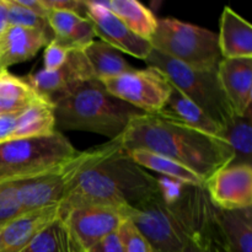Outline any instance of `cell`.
Masks as SVG:
<instances>
[{
    "mask_svg": "<svg viewBox=\"0 0 252 252\" xmlns=\"http://www.w3.org/2000/svg\"><path fill=\"white\" fill-rule=\"evenodd\" d=\"M9 26L7 22V7L5 0H0V34Z\"/></svg>",
    "mask_w": 252,
    "mask_h": 252,
    "instance_id": "39",
    "label": "cell"
},
{
    "mask_svg": "<svg viewBox=\"0 0 252 252\" xmlns=\"http://www.w3.org/2000/svg\"><path fill=\"white\" fill-rule=\"evenodd\" d=\"M127 153L132 158L133 161L137 162L143 169L153 170L161 176L177 180V181L185 185H189V186H204L203 180L198 175H196L176 160L144 149L128 150Z\"/></svg>",
    "mask_w": 252,
    "mask_h": 252,
    "instance_id": "22",
    "label": "cell"
},
{
    "mask_svg": "<svg viewBox=\"0 0 252 252\" xmlns=\"http://www.w3.org/2000/svg\"><path fill=\"white\" fill-rule=\"evenodd\" d=\"M217 74L234 115H251L252 59H221Z\"/></svg>",
    "mask_w": 252,
    "mask_h": 252,
    "instance_id": "14",
    "label": "cell"
},
{
    "mask_svg": "<svg viewBox=\"0 0 252 252\" xmlns=\"http://www.w3.org/2000/svg\"><path fill=\"white\" fill-rule=\"evenodd\" d=\"M129 31L150 42L157 29L158 19L147 6L137 0H110L101 1Z\"/></svg>",
    "mask_w": 252,
    "mask_h": 252,
    "instance_id": "20",
    "label": "cell"
},
{
    "mask_svg": "<svg viewBox=\"0 0 252 252\" xmlns=\"http://www.w3.org/2000/svg\"><path fill=\"white\" fill-rule=\"evenodd\" d=\"M52 39L44 32L9 25L0 34V71L32 59Z\"/></svg>",
    "mask_w": 252,
    "mask_h": 252,
    "instance_id": "15",
    "label": "cell"
},
{
    "mask_svg": "<svg viewBox=\"0 0 252 252\" xmlns=\"http://www.w3.org/2000/svg\"><path fill=\"white\" fill-rule=\"evenodd\" d=\"M91 150L79 152L69 161L38 176L16 181V198L22 212L26 213L58 207L65 196L71 180L90 158Z\"/></svg>",
    "mask_w": 252,
    "mask_h": 252,
    "instance_id": "9",
    "label": "cell"
},
{
    "mask_svg": "<svg viewBox=\"0 0 252 252\" xmlns=\"http://www.w3.org/2000/svg\"><path fill=\"white\" fill-rule=\"evenodd\" d=\"M126 150L144 149L164 155L207 180L233 162L234 153L225 139L180 123L161 113L133 118L120 137Z\"/></svg>",
    "mask_w": 252,
    "mask_h": 252,
    "instance_id": "2",
    "label": "cell"
},
{
    "mask_svg": "<svg viewBox=\"0 0 252 252\" xmlns=\"http://www.w3.org/2000/svg\"><path fill=\"white\" fill-rule=\"evenodd\" d=\"M101 83L111 95L148 115L159 113L171 91V84L166 76L153 66L134 69Z\"/></svg>",
    "mask_w": 252,
    "mask_h": 252,
    "instance_id": "8",
    "label": "cell"
},
{
    "mask_svg": "<svg viewBox=\"0 0 252 252\" xmlns=\"http://www.w3.org/2000/svg\"><path fill=\"white\" fill-rule=\"evenodd\" d=\"M157 181L160 197L166 203H172V202L177 201L182 196L186 187L189 186V185H185L182 182L177 181V180L169 179V177L164 176L157 177Z\"/></svg>",
    "mask_w": 252,
    "mask_h": 252,
    "instance_id": "34",
    "label": "cell"
},
{
    "mask_svg": "<svg viewBox=\"0 0 252 252\" xmlns=\"http://www.w3.org/2000/svg\"><path fill=\"white\" fill-rule=\"evenodd\" d=\"M22 213L16 198V181L0 182V228Z\"/></svg>",
    "mask_w": 252,
    "mask_h": 252,
    "instance_id": "31",
    "label": "cell"
},
{
    "mask_svg": "<svg viewBox=\"0 0 252 252\" xmlns=\"http://www.w3.org/2000/svg\"><path fill=\"white\" fill-rule=\"evenodd\" d=\"M76 252H85V251H81V250H80V251H76Z\"/></svg>",
    "mask_w": 252,
    "mask_h": 252,
    "instance_id": "40",
    "label": "cell"
},
{
    "mask_svg": "<svg viewBox=\"0 0 252 252\" xmlns=\"http://www.w3.org/2000/svg\"><path fill=\"white\" fill-rule=\"evenodd\" d=\"M221 138L233 149L234 159L230 165H251L252 157V127L251 115L236 116L223 128Z\"/></svg>",
    "mask_w": 252,
    "mask_h": 252,
    "instance_id": "26",
    "label": "cell"
},
{
    "mask_svg": "<svg viewBox=\"0 0 252 252\" xmlns=\"http://www.w3.org/2000/svg\"><path fill=\"white\" fill-rule=\"evenodd\" d=\"M95 30H94L91 21L88 17H84V19L76 25L75 29L71 31V33L69 34L66 38L53 39H56L57 42L63 44L64 47H66V48L70 49V51H74V49L83 51V49L86 48L91 42L95 41Z\"/></svg>",
    "mask_w": 252,
    "mask_h": 252,
    "instance_id": "32",
    "label": "cell"
},
{
    "mask_svg": "<svg viewBox=\"0 0 252 252\" xmlns=\"http://www.w3.org/2000/svg\"><path fill=\"white\" fill-rule=\"evenodd\" d=\"M80 250V246L74 240L68 226L57 214L56 218L41 229L21 252H76Z\"/></svg>",
    "mask_w": 252,
    "mask_h": 252,
    "instance_id": "25",
    "label": "cell"
},
{
    "mask_svg": "<svg viewBox=\"0 0 252 252\" xmlns=\"http://www.w3.org/2000/svg\"><path fill=\"white\" fill-rule=\"evenodd\" d=\"M70 49L64 47L56 39H52L44 47L43 53V69L47 71H53L61 68L68 58Z\"/></svg>",
    "mask_w": 252,
    "mask_h": 252,
    "instance_id": "33",
    "label": "cell"
},
{
    "mask_svg": "<svg viewBox=\"0 0 252 252\" xmlns=\"http://www.w3.org/2000/svg\"><path fill=\"white\" fill-rule=\"evenodd\" d=\"M117 235L125 252H153L147 239L128 218L123 217L117 229Z\"/></svg>",
    "mask_w": 252,
    "mask_h": 252,
    "instance_id": "29",
    "label": "cell"
},
{
    "mask_svg": "<svg viewBox=\"0 0 252 252\" xmlns=\"http://www.w3.org/2000/svg\"><path fill=\"white\" fill-rule=\"evenodd\" d=\"M47 10H61L70 11L85 16V2L79 0H42Z\"/></svg>",
    "mask_w": 252,
    "mask_h": 252,
    "instance_id": "35",
    "label": "cell"
},
{
    "mask_svg": "<svg viewBox=\"0 0 252 252\" xmlns=\"http://www.w3.org/2000/svg\"><path fill=\"white\" fill-rule=\"evenodd\" d=\"M214 217L228 252H252V207L243 209L214 207Z\"/></svg>",
    "mask_w": 252,
    "mask_h": 252,
    "instance_id": "18",
    "label": "cell"
},
{
    "mask_svg": "<svg viewBox=\"0 0 252 252\" xmlns=\"http://www.w3.org/2000/svg\"><path fill=\"white\" fill-rule=\"evenodd\" d=\"M85 16L93 24L96 36L116 51L145 61L152 52V43L137 36L123 25L120 19L106 9L101 1L85 0Z\"/></svg>",
    "mask_w": 252,
    "mask_h": 252,
    "instance_id": "12",
    "label": "cell"
},
{
    "mask_svg": "<svg viewBox=\"0 0 252 252\" xmlns=\"http://www.w3.org/2000/svg\"><path fill=\"white\" fill-rule=\"evenodd\" d=\"M17 4H20L21 6L26 7V9L31 10L34 14L39 15V16L47 19V14H48V10L44 7L42 0H16Z\"/></svg>",
    "mask_w": 252,
    "mask_h": 252,
    "instance_id": "38",
    "label": "cell"
},
{
    "mask_svg": "<svg viewBox=\"0 0 252 252\" xmlns=\"http://www.w3.org/2000/svg\"><path fill=\"white\" fill-rule=\"evenodd\" d=\"M144 62L148 66L161 71L177 90L204 111L221 129L233 118L234 112L219 84L217 69L191 68L155 49H152Z\"/></svg>",
    "mask_w": 252,
    "mask_h": 252,
    "instance_id": "6",
    "label": "cell"
},
{
    "mask_svg": "<svg viewBox=\"0 0 252 252\" xmlns=\"http://www.w3.org/2000/svg\"><path fill=\"white\" fill-rule=\"evenodd\" d=\"M39 97L26 79L0 71V115L21 112Z\"/></svg>",
    "mask_w": 252,
    "mask_h": 252,
    "instance_id": "24",
    "label": "cell"
},
{
    "mask_svg": "<svg viewBox=\"0 0 252 252\" xmlns=\"http://www.w3.org/2000/svg\"><path fill=\"white\" fill-rule=\"evenodd\" d=\"M58 214V207L20 214L0 228V252H21L34 235Z\"/></svg>",
    "mask_w": 252,
    "mask_h": 252,
    "instance_id": "16",
    "label": "cell"
},
{
    "mask_svg": "<svg viewBox=\"0 0 252 252\" xmlns=\"http://www.w3.org/2000/svg\"><path fill=\"white\" fill-rule=\"evenodd\" d=\"M150 43L153 49L191 68L216 70L223 59L216 32L172 17L158 19Z\"/></svg>",
    "mask_w": 252,
    "mask_h": 252,
    "instance_id": "7",
    "label": "cell"
},
{
    "mask_svg": "<svg viewBox=\"0 0 252 252\" xmlns=\"http://www.w3.org/2000/svg\"><path fill=\"white\" fill-rule=\"evenodd\" d=\"M209 201L219 209L252 207V166L228 165L214 172L204 184Z\"/></svg>",
    "mask_w": 252,
    "mask_h": 252,
    "instance_id": "11",
    "label": "cell"
},
{
    "mask_svg": "<svg viewBox=\"0 0 252 252\" xmlns=\"http://www.w3.org/2000/svg\"><path fill=\"white\" fill-rule=\"evenodd\" d=\"M56 132L53 105L39 97L19 113L11 139L48 135Z\"/></svg>",
    "mask_w": 252,
    "mask_h": 252,
    "instance_id": "21",
    "label": "cell"
},
{
    "mask_svg": "<svg viewBox=\"0 0 252 252\" xmlns=\"http://www.w3.org/2000/svg\"><path fill=\"white\" fill-rule=\"evenodd\" d=\"M218 46L223 59H252V26L229 6L219 21Z\"/></svg>",
    "mask_w": 252,
    "mask_h": 252,
    "instance_id": "17",
    "label": "cell"
},
{
    "mask_svg": "<svg viewBox=\"0 0 252 252\" xmlns=\"http://www.w3.org/2000/svg\"><path fill=\"white\" fill-rule=\"evenodd\" d=\"M25 79L37 95L52 103L66 91L84 81L95 79V76L84 52L74 49L70 51L63 65L57 70L47 71L41 69Z\"/></svg>",
    "mask_w": 252,
    "mask_h": 252,
    "instance_id": "13",
    "label": "cell"
},
{
    "mask_svg": "<svg viewBox=\"0 0 252 252\" xmlns=\"http://www.w3.org/2000/svg\"><path fill=\"white\" fill-rule=\"evenodd\" d=\"M85 252H125V249H123L122 243L116 231L96 243Z\"/></svg>",
    "mask_w": 252,
    "mask_h": 252,
    "instance_id": "36",
    "label": "cell"
},
{
    "mask_svg": "<svg viewBox=\"0 0 252 252\" xmlns=\"http://www.w3.org/2000/svg\"><path fill=\"white\" fill-rule=\"evenodd\" d=\"M83 52L93 69L94 76L100 81L134 70L120 52L102 41L91 42Z\"/></svg>",
    "mask_w": 252,
    "mask_h": 252,
    "instance_id": "23",
    "label": "cell"
},
{
    "mask_svg": "<svg viewBox=\"0 0 252 252\" xmlns=\"http://www.w3.org/2000/svg\"><path fill=\"white\" fill-rule=\"evenodd\" d=\"M180 252H228L225 241L214 217V211L211 218L187 241Z\"/></svg>",
    "mask_w": 252,
    "mask_h": 252,
    "instance_id": "27",
    "label": "cell"
},
{
    "mask_svg": "<svg viewBox=\"0 0 252 252\" xmlns=\"http://www.w3.org/2000/svg\"><path fill=\"white\" fill-rule=\"evenodd\" d=\"M53 105L56 130H80L115 139L130 121L144 112L111 95L97 79L84 81L57 97Z\"/></svg>",
    "mask_w": 252,
    "mask_h": 252,
    "instance_id": "4",
    "label": "cell"
},
{
    "mask_svg": "<svg viewBox=\"0 0 252 252\" xmlns=\"http://www.w3.org/2000/svg\"><path fill=\"white\" fill-rule=\"evenodd\" d=\"M83 19L84 16L75 12L61 10H48L47 14V22L53 33V38L56 39L66 38Z\"/></svg>",
    "mask_w": 252,
    "mask_h": 252,
    "instance_id": "30",
    "label": "cell"
},
{
    "mask_svg": "<svg viewBox=\"0 0 252 252\" xmlns=\"http://www.w3.org/2000/svg\"><path fill=\"white\" fill-rule=\"evenodd\" d=\"M213 211L204 186H187L172 203L158 193L138 206L123 208L122 214L137 226L153 252H180Z\"/></svg>",
    "mask_w": 252,
    "mask_h": 252,
    "instance_id": "3",
    "label": "cell"
},
{
    "mask_svg": "<svg viewBox=\"0 0 252 252\" xmlns=\"http://www.w3.org/2000/svg\"><path fill=\"white\" fill-rule=\"evenodd\" d=\"M7 7V22L10 26H20L25 29L37 30L44 32L53 38L47 19L34 14L31 10L17 4L16 0H5Z\"/></svg>",
    "mask_w": 252,
    "mask_h": 252,
    "instance_id": "28",
    "label": "cell"
},
{
    "mask_svg": "<svg viewBox=\"0 0 252 252\" xmlns=\"http://www.w3.org/2000/svg\"><path fill=\"white\" fill-rule=\"evenodd\" d=\"M159 113L209 135L221 138L223 129L220 126L214 122L196 103L187 98L181 91L177 90L172 84L169 98Z\"/></svg>",
    "mask_w": 252,
    "mask_h": 252,
    "instance_id": "19",
    "label": "cell"
},
{
    "mask_svg": "<svg viewBox=\"0 0 252 252\" xmlns=\"http://www.w3.org/2000/svg\"><path fill=\"white\" fill-rule=\"evenodd\" d=\"M19 113L0 115V143L12 138V133L15 130V126H16V120Z\"/></svg>",
    "mask_w": 252,
    "mask_h": 252,
    "instance_id": "37",
    "label": "cell"
},
{
    "mask_svg": "<svg viewBox=\"0 0 252 252\" xmlns=\"http://www.w3.org/2000/svg\"><path fill=\"white\" fill-rule=\"evenodd\" d=\"M58 217L63 219L71 236L83 251L116 233L123 219L122 209L101 204L74 207L58 214Z\"/></svg>",
    "mask_w": 252,
    "mask_h": 252,
    "instance_id": "10",
    "label": "cell"
},
{
    "mask_svg": "<svg viewBox=\"0 0 252 252\" xmlns=\"http://www.w3.org/2000/svg\"><path fill=\"white\" fill-rule=\"evenodd\" d=\"M91 149L58 206V214L85 204L123 209L159 193L157 177L133 161L120 137Z\"/></svg>",
    "mask_w": 252,
    "mask_h": 252,
    "instance_id": "1",
    "label": "cell"
},
{
    "mask_svg": "<svg viewBox=\"0 0 252 252\" xmlns=\"http://www.w3.org/2000/svg\"><path fill=\"white\" fill-rule=\"evenodd\" d=\"M78 153L61 130L42 137L5 140L0 143V182L38 176L69 161Z\"/></svg>",
    "mask_w": 252,
    "mask_h": 252,
    "instance_id": "5",
    "label": "cell"
}]
</instances>
